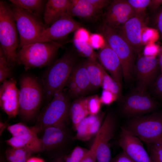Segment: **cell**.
Wrapping results in <instances>:
<instances>
[{
	"label": "cell",
	"mask_w": 162,
	"mask_h": 162,
	"mask_svg": "<svg viewBox=\"0 0 162 162\" xmlns=\"http://www.w3.org/2000/svg\"><path fill=\"white\" fill-rule=\"evenodd\" d=\"M77 60L76 56L68 51L48 66L41 81L44 98L47 101L50 102L55 93L65 86Z\"/></svg>",
	"instance_id": "1"
},
{
	"label": "cell",
	"mask_w": 162,
	"mask_h": 162,
	"mask_svg": "<svg viewBox=\"0 0 162 162\" xmlns=\"http://www.w3.org/2000/svg\"><path fill=\"white\" fill-rule=\"evenodd\" d=\"M62 44L57 42H37L25 45L17 53V62L25 70L49 66L54 62Z\"/></svg>",
	"instance_id": "2"
},
{
	"label": "cell",
	"mask_w": 162,
	"mask_h": 162,
	"mask_svg": "<svg viewBox=\"0 0 162 162\" xmlns=\"http://www.w3.org/2000/svg\"><path fill=\"white\" fill-rule=\"evenodd\" d=\"M44 98L41 81L28 75L20 80L19 115L25 121L32 119L38 112Z\"/></svg>",
	"instance_id": "3"
},
{
	"label": "cell",
	"mask_w": 162,
	"mask_h": 162,
	"mask_svg": "<svg viewBox=\"0 0 162 162\" xmlns=\"http://www.w3.org/2000/svg\"><path fill=\"white\" fill-rule=\"evenodd\" d=\"M11 7L5 1H0V47L8 60L14 66L17 62L16 50L20 40Z\"/></svg>",
	"instance_id": "4"
},
{
	"label": "cell",
	"mask_w": 162,
	"mask_h": 162,
	"mask_svg": "<svg viewBox=\"0 0 162 162\" xmlns=\"http://www.w3.org/2000/svg\"><path fill=\"white\" fill-rule=\"evenodd\" d=\"M64 86L54 95L47 105L41 112L38 119L40 130L51 126L65 127L69 115L70 98L64 91Z\"/></svg>",
	"instance_id": "5"
},
{
	"label": "cell",
	"mask_w": 162,
	"mask_h": 162,
	"mask_svg": "<svg viewBox=\"0 0 162 162\" xmlns=\"http://www.w3.org/2000/svg\"><path fill=\"white\" fill-rule=\"evenodd\" d=\"M100 30L101 34L121 62L125 80L126 82L130 81L134 74L136 53L116 30L104 23L100 27Z\"/></svg>",
	"instance_id": "6"
},
{
	"label": "cell",
	"mask_w": 162,
	"mask_h": 162,
	"mask_svg": "<svg viewBox=\"0 0 162 162\" xmlns=\"http://www.w3.org/2000/svg\"><path fill=\"white\" fill-rule=\"evenodd\" d=\"M121 129L142 141L162 134V111L130 118Z\"/></svg>",
	"instance_id": "7"
},
{
	"label": "cell",
	"mask_w": 162,
	"mask_h": 162,
	"mask_svg": "<svg viewBox=\"0 0 162 162\" xmlns=\"http://www.w3.org/2000/svg\"><path fill=\"white\" fill-rule=\"evenodd\" d=\"M12 5L11 8L19 35L20 49L34 43L46 27L40 17Z\"/></svg>",
	"instance_id": "8"
},
{
	"label": "cell",
	"mask_w": 162,
	"mask_h": 162,
	"mask_svg": "<svg viewBox=\"0 0 162 162\" xmlns=\"http://www.w3.org/2000/svg\"><path fill=\"white\" fill-rule=\"evenodd\" d=\"M120 101L122 113L130 118L155 112L158 106V103L146 92L137 90L122 97Z\"/></svg>",
	"instance_id": "9"
},
{
	"label": "cell",
	"mask_w": 162,
	"mask_h": 162,
	"mask_svg": "<svg viewBox=\"0 0 162 162\" xmlns=\"http://www.w3.org/2000/svg\"><path fill=\"white\" fill-rule=\"evenodd\" d=\"M137 55L134 71L137 82L136 90L146 92L159 76L158 59L156 57L145 56L141 53Z\"/></svg>",
	"instance_id": "10"
},
{
	"label": "cell",
	"mask_w": 162,
	"mask_h": 162,
	"mask_svg": "<svg viewBox=\"0 0 162 162\" xmlns=\"http://www.w3.org/2000/svg\"><path fill=\"white\" fill-rule=\"evenodd\" d=\"M116 116L112 112L106 115L97 134L98 145L96 151L97 162H110L111 152L110 142L115 134L117 126Z\"/></svg>",
	"instance_id": "11"
},
{
	"label": "cell",
	"mask_w": 162,
	"mask_h": 162,
	"mask_svg": "<svg viewBox=\"0 0 162 162\" xmlns=\"http://www.w3.org/2000/svg\"><path fill=\"white\" fill-rule=\"evenodd\" d=\"M147 20L146 13L136 15L129 19L116 30L137 55L141 53L143 46L142 35L143 29L146 26Z\"/></svg>",
	"instance_id": "12"
},
{
	"label": "cell",
	"mask_w": 162,
	"mask_h": 162,
	"mask_svg": "<svg viewBox=\"0 0 162 162\" xmlns=\"http://www.w3.org/2000/svg\"><path fill=\"white\" fill-rule=\"evenodd\" d=\"M82 26L67 13L46 28L34 42L55 41L64 39Z\"/></svg>",
	"instance_id": "13"
},
{
	"label": "cell",
	"mask_w": 162,
	"mask_h": 162,
	"mask_svg": "<svg viewBox=\"0 0 162 162\" xmlns=\"http://www.w3.org/2000/svg\"><path fill=\"white\" fill-rule=\"evenodd\" d=\"M136 15L134 10L127 0H113L109 4L105 13L104 23L117 30Z\"/></svg>",
	"instance_id": "14"
},
{
	"label": "cell",
	"mask_w": 162,
	"mask_h": 162,
	"mask_svg": "<svg viewBox=\"0 0 162 162\" xmlns=\"http://www.w3.org/2000/svg\"><path fill=\"white\" fill-rule=\"evenodd\" d=\"M68 95L77 98L91 90L88 73L83 62L76 63L65 84Z\"/></svg>",
	"instance_id": "15"
},
{
	"label": "cell",
	"mask_w": 162,
	"mask_h": 162,
	"mask_svg": "<svg viewBox=\"0 0 162 162\" xmlns=\"http://www.w3.org/2000/svg\"><path fill=\"white\" fill-rule=\"evenodd\" d=\"M19 89L13 79L5 80L0 87V106L10 118L15 117L19 114Z\"/></svg>",
	"instance_id": "16"
},
{
	"label": "cell",
	"mask_w": 162,
	"mask_h": 162,
	"mask_svg": "<svg viewBox=\"0 0 162 162\" xmlns=\"http://www.w3.org/2000/svg\"><path fill=\"white\" fill-rule=\"evenodd\" d=\"M141 140L121 129L118 143L123 151L136 162H153Z\"/></svg>",
	"instance_id": "17"
},
{
	"label": "cell",
	"mask_w": 162,
	"mask_h": 162,
	"mask_svg": "<svg viewBox=\"0 0 162 162\" xmlns=\"http://www.w3.org/2000/svg\"><path fill=\"white\" fill-rule=\"evenodd\" d=\"M97 54L98 59L101 65L109 73L115 80L121 85L122 79L123 77L121 62L106 41L105 45L100 49Z\"/></svg>",
	"instance_id": "18"
},
{
	"label": "cell",
	"mask_w": 162,
	"mask_h": 162,
	"mask_svg": "<svg viewBox=\"0 0 162 162\" xmlns=\"http://www.w3.org/2000/svg\"><path fill=\"white\" fill-rule=\"evenodd\" d=\"M105 114L100 112L96 115H89L83 118L75 129L76 134L74 139L85 141L96 136L103 122Z\"/></svg>",
	"instance_id": "19"
},
{
	"label": "cell",
	"mask_w": 162,
	"mask_h": 162,
	"mask_svg": "<svg viewBox=\"0 0 162 162\" xmlns=\"http://www.w3.org/2000/svg\"><path fill=\"white\" fill-rule=\"evenodd\" d=\"M64 127L51 126L44 129V133L41 139L43 151L56 149L64 143L67 137Z\"/></svg>",
	"instance_id": "20"
},
{
	"label": "cell",
	"mask_w": 162,
	"mask_h": 162,
	"mask_svg": "<svg viewBox=\"0 0 162 162\" xmlns=\"http://www.w3.org/2000/svg\"><path fill=\"white\" fill-rule=\"evenodd\" d=\"M70 0H48L43 14L44 23L46 28L60 18L67 11Z\"/></svg>",
	"instance_id": "21"
},
{
	"label": "cell",
	"mask_w": 162,
	"mask_h": 162,
	"mask_svg": "<svg viewBox=\"0 0 162 162\" xmlns=\"http://www.w3.org/2000/svg\"><path fill=\"white\" fill-rule=\"evenodd\" d=\"M38 133L25 134L18 137H12L6 141L7 143L11 147L23 148L32 153L43 151L41 139L37 135Z\"/></svg>",
	"instance_id": "22"
},
{
	"label": "cell",
	"mask_w": 162,
	"mask_h": 162,
	"mask_svg": "<svg viewBox=\"0 0 162 162\" xmlns=\"http://www.w3.org/2000/svg\"><path fill=\"white\" fill-rule=\"evenodd\" d=\"M99 13L88 0H70L66 13L73 17L90 19Z\"/></svg>",
	"instance_id": "23"
},
{
	"label": "cell",
	"mask_w": 162,
	"mask_h": 162,
	"mask_svg": "<svg viewBox=\"0 0 162 162\" xmlns=\"http://www.w3.org/2000/svg\"><path fill=\"white\" fill-rule=\"evenodd\" d=\"M69 115L74 128L75 129L80 122L89 115L86 97L82 96L76 98L70 104Z\"/></svg>",
	"instance_id": "24"
},
{
	"label": "cell",
	"mask_w": 162,
	"mask_h": 162,
	"mask_svg": "<svg viewBox=\"0 0 162 162\" xmlns=\"http://www.w3.org/2000/svg\"><path fill=\"white\" fill-rule=\"evenodd\" d=\"M83 62L88 76L91 90L101 87L103 76L102 66L97 61L87 59Z\"/></svg>",
	"instance_id": "25"
},
{
	"label": "cell",
	"mask_w": 162,
	"mask_h": 162,
	"mask_svg": "<svg viewBox=\"0 0 162 162\" xmlns=\"http://www.w3.org/2000/svg\"><path fill=\"white\" fill-rule=\"evenodd\" d=\"M13 4L40 17L47 1L43 0H10Z\"/></svg>",
	"instance_id": "26"
},
{
	"label": "cell",
	"mask_w": 162,
	"mask_h": 162,
	"mask_svg": "<svg viewBox=\"0 0 162 162\" xmlns=\"http://www.w3.org/2000/svg\"><path fill=\"white\" fill-rule=\"evenodd\" d=\"M102 80L101 87L103 90L110 91L116 95L118 100L122 98L121 92V85L115 80L107 73L102 66Z\"/></svg>",
	"instance_id": "27"
},
{
	"label": "cell",
	"mask_w": 162,
	"mask_h": 162,
	"mask_svg": "<svg viewBox=\"0 0 162 162\" xmlns=\"http://www.w3.org/2000/svg\"><path fill=\"white\" fill-rule=\"evenodd\" d=\"M32 153L23 148L11 147L5 151V156L8 162H26Z\"/></svg>",
	"instance_id": "28"
},
{
	"label": "cell",
	"mask_w": 162,
	"mask_h": 162,
	"mask_svg": "<svg viewBox=\"0 0 162 162\" xmlns=\"http://www.w3.org/2000/svg\"><path fill=\"white\" fill-rule=\"evenodd\" d=\"M72 42L76 49L81 55L87 59L97 61V54L88 42L73 38Z\"/></svg>",
	"instance_id": "29"
},
{
	"label": "cell",
	"mask_w": 162,
	"mask_h": 162,
	"mask_svg": "<svg viewBox=\"0 0 162 162\" xmlns=\"http://www.w3.org/2000/svg\"><path fill=\"white\" fill-rule=\"evenodd\" d=\"M7 130L12 137H18L25 134L38 133L40 130L37 126L29 127L22 123H18L8 126Z\"/></svg>",
	"instance_id": "30"
},
{
	"label": "cell",
	"mask_w": 162,
	"mask_h": 162,
	"mask_svg": "<svg viewBox=\"0 0 162 162\" xmlns=\"http://www.w3.org/2000/svg\"><path fill=\"white\" fill-rule=\"evenodd\" d=\"M8 60L2 49L0 47V82L8 79L12 75V68Z\"/></svg>",
	"instance_id": "31"
},
{
	"label": "cell",
	"mask_w": 162,
	"mask_h": 162,
	"mask_svg": "<svg viewBox=\"0 0 162 162\" xmlns=\"http://www.w3.org/2000/svg\"><path fill=\"white\" fill-rule=\"evenodd\" d=\"M160 34L158 31L154 28L145 27L143 29L142 39L143 45L155 43L159 39Z\"/></svg>",
	"instance_id": "32"
},
{
	"label": "cell",
	"mask_w": 162,
	"mask_h": 162,
	"mask_svg": "<svg viewBox=\"0 0 162 162\" xmlns=\"http://www.w3.org/2000/svg\"><path fill=\"white\" fill-rule=\"evenodd\" d=\"M86 100L89 115H96L100 112L102 104L98 95L86 97Z\"/></svg>",
	"instance_id": "33"
},
{
	"label": "cell",
	"mask_w": 162,
	"mask_h": 162,
	"mask_svg": "<svg viewBox=\"0 0 162 162\" xmlns=\"http://www.w3.org/2000/svg\"><path fill=\"white\" fill-rule=\"evenodd\" d=\"M89 150L79 146L76 147L65 158V162H80Z\"/></svg>",
	"instance_id": "34"
},
{
	"label": "cell",
	"mask_w": 162,
	"mask_h": 162,
	"mask_svg": "<svg viewBox=\"0 0 162 162\" xmlns=\"http://www.w3.org/2000/svg\"><path fill=\"white\" fill-rule=\"evenodd\" d=\"M129 4L134 10L136 15L144 14L147 7L151 2L150 0H128Z\"/></svg>",
	"instance_id": "35"
},
{
	"label": "cell",
	"mask_w": 162,
	"mask_h": 162,
	"mask_svg": "<svg viewBox=\"0 0 162 162\" xmlns=\"http://www.w3.org/2000/svg\"><path fill=\"white\" fill-rule=\"evenodd\" d=\"M88 42L93 49H100L105 45L106 40L102 34L94 33L90 35Z\"/></svg>",
	"instance_id": "36"
},
{
	"label": "cell",
	"mask_w": 162,
	"mask_h": 162,
	"mask_svg": "<svg viewBox=\"0 0 162 162\" xmlns=\"http://www.w3.org/2000/svg\"><path fill=\"white\" fill-rule=\"evenodd\" d=\"M98 139L96 136L90 148L80 162H96V151L98 145Z\"/></svg>",
	"instance_id": "37"
},
{
	"label": "cell",
	"mask_w": 162,
	"mask_h": 162,
	"mask_svg": "<svg viewBox=\"0 0 162 162\" xmlns=\"http://www.w3.org/2000/svg\"><path fill=\"white\" fill-rule=\"evenodd\" d=\"M148 154L153 162H162V149L147 144Z\"/></svg>",
	"instance_id": "38"
},
{
	"label": "cell",
	"mask_w": 162,
	"mask_h": 162,
	"mask_svg": "<svg viewBox=\"0 0 162 162\" xmlns=\"http://www.w3.org/2000/svg\"><path fill=\"white\" fill-rule=\"evenodd\" d=\"M100 98L102 104L107 105L118 100L117 97L115 94L109 91L103 89Z\"/></svg>",
	"instance_id": "39"
},
{
	"label": "cell",
	"mask_w": 162,
	"mask_h": 162,
	"mask_svg": "<svg viewBox=\"0 0 162 162\" xmlns=\"http://www.w3.org/2000/svg\"><path fill=\"white\" fill-rule=\"evenodd\" d=\"M160 46L155 43L148 44L145 45L143 54L145 56L157 57L159 53Z\"/></svg>",
	"instance_id": "40"
},
{
	"label": "cell",
	"mask_w": 162,
	"mask_h": 162,
	"mask_svg": "<svg viewBox=\"0 0 162 162\" xmlns=\"http://www.w3.org/2000/svg\"><path fill=\"white\" fill-rule=\"evenodd\" d=\"M154 23L162 39V5L157 9L154 19Z\"/></svg>",
	"instance_id": "41"
},
{
	"label": "cell",
	"mask_w": 162,
	"mask_h": 162,
	"mask_svg": "<svg viewBox=\"0 0 162 162\" xmlns=\"http://www.w3.org/2000/svg\"><path fill=\"white\" fill-rule=\"evenodd\" d=\"M90 35L88 31L82 26L74 32L73 38L88 42Z\"/></svg>",
	"instance_id": "42"
},
{
	"label": "cell",
	"mask_w": 162,
	"mask_h": 162,
	"mask_svg": "<svg viewBox=\"0 0 162 162\" xmlns=\"http://www.w3.org/2000/svg\"><path fill=\"white\" fill-rule=\"evenodd\" d=\"M99 12L104 8L109 5L112 1L109 0H88Z\"/></svg>",
	"instance_id": "43"
},
{
	"label": "cell",
	"mask_w": 162,
	"mask_h": 162,
	"mask_svg": "<svg viewBox=\"0 0 162 162\" xmlns=\"http://www.w3.org/2000/svg\"><path fill=\"white\" fill-rule=\"evenodd\" d=\"M152 86L154 93L158 96L162 97V74L159 75Z\"/></svg>",
	"instance_id": "44"
},
{
	"label": "cell",
	"mask_w": 162,
	"mask_h": 162,
	"mask_svg": "<svg viewBox=\"0 0 162 162\" xmlns=\"http://www.w3.org/2000/svg\"><path fill=\"white\" fill-rule=\"evenodd\" d=\"M110 162H136L122 151L111 160Z\"/></svg>",
	"instance_id": "45"
},
{
	"label": "cell",
	"mask_w": 162,
	"mask_h": 162,
	"mask_svg": "<svg viewBox=\"0 0 162 162\" xmlns=\"http://www.w3.org/2000/svg\"><path fill=\"white\" fill-rule=\"evenodd\" d=\"M146 144L153 146L157 148L162 149V134L154 138L143 141Z\"/></svg>",
	"instance_id": "46"
},
{
	"label": "cell",
	"mask_w": 162,
	"mask_h": 162,
	"mask_svg": "<svg viewBox=\"0 0 162 162\" xmlns=\"http://www.w3.org/2000/svg\"><path fill=\"white\" fill-rule=\"evenodd\" d=\"M162 5V0H151L149 6L153 10H155Z\"/></svg>",
	"instance_id": "47"
},
{
	"label": "cell",
	"mask_w": 162,
	"mask_h": 162,
	"mask_svg": "<svg viewBox=\"0 0 162 162\" xmlns=\"http://www.w3.org/2000/svg\"><path fill=\"white\" fill-rule=\"evenodd\" d=\"M159 66L160 70V74H162V46H160V51L158 56Z\"/></svg>",
	"instance_id": "48"
},
{
	"label": "cell",
	"mask_w": 162,
	"mask_h": 162,
	"mask_svg": "<svg viewBox=\"0 0 162 162\" xmlns=\"http://www.w3.org/2000/svg\"><path fill=\"white\" fill-rule=\"evenodd\" d=\"M26 162H45V161L43 159L40 158L30 157Z\"/></svg>",
	"instance_id": "49"
},
{
	"label": "cell",
	"mask_w": 162,
	"mask_h": 162,
	"mask_svg": "<svg viewBox=\"0 0 162 162\" xmlns=\"http://www.w3.org/2000/svg\"><path fill=\"white\" fill-rule=\"evenodd\" d=\"M6 124L2 122H0V134L1 135L3 131L6 128Z\"/></svg>",
	"instance_id": "50"
},
{
	"label": "cell",
	"mask_w": 162,
	"mask_h": 162,
	"mask_svg": "<svg viewBox=\"0 0 162 162\" xmlns=\"http://www.w3.org/2000/svg\"><path fill=\"white\" fill-rule=\"evenodd\" d=\"M57 162H63L61 160H59Z\"/></svg>",
	"instance_id": "51"
}]
</instances>
